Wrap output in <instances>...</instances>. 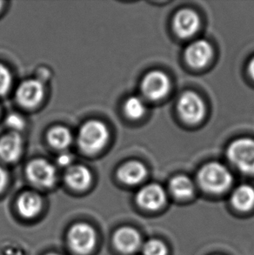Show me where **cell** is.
<instances>
[{"label": "cell", "instance_id": "obj_1", "mask_svg": "<svg viewBox=\"0 0 254 255\" xmlns=\"http://www.w3.org/2000/svg\"><path fill=\"white\" fill-rule=\"evenodd\" d=\"M109 140L107 125L97 120L87 121L79 129L78 145L80 150L88 154L100 152Z\"/></svg>", "mask_w": 254, "mask_h": 255}, {"label": "cell", "instance_id": "obj_2", "mask_svg": "<svg viewBox=\"0 0 254 255\" xmlns=\"http://www.w3.org/2000/svg\"><path fill=\"white\" fill-rule=\"evenodd\" d=\"M198 181L206 192L221 193L230 187L233 183V175L222 164L210 162L199 170Z\"/></svg>", "mask_w": 254, "mask_h": 255}, {"label": "cell", "instance_id": "obj_3", "mask_svg": "<svg viewBox=\"0 0 254 255\" xmlns=\"http://www.w3.org/2000/svg\"><path fill=\"white\" fill-rule=\"evenodd\" d=\"M230 162L246 174H254V139L239 138L231 143L227 148Z\"/></svg>", "mask_w": 254, "mask_h": 255}, {"label": "cell", "instance_id": "obj_4", "mask_svg": "<svg viewBox=\"0 0 254 255\" xmlns=\"http://www.w3.org/2000/svg\"><path fill=\"white\" fill-rule=\"evenodd\" d=\"M67 238L70 248L79 255L89 254L96 245V233L90 225L86 223L72 226Z\"/></svg>", "mask_w": 254, "mask_h": 255}, {"label": "cell", "instance_id": "obj_5", "mask_svg": "<svg viewBox=\"0 0 254 255\" xmlns=\"http://www.w3.org/2000/svg\"><path fill=\"white\" fill-rule=\"evenodd\" d=\"M177 107L181 119L188 124L199 123L206 115V105L201 97L193 92L183 93Z\"/></svg>", "mask_w": 254, "mask_h": 255}, {"label": "cell", "instance_id": "obj_6", "mask_svg": "<svg viewBox=\"0 0 254 255\" xmlns=\"http://www.w3.org/2000/svg\"><path fill=\"white\" fill-rule=\"evenodd\" d=\"M25 172L28 179L38 187H52L57 180L55 167L45 159L31 160V162L28 163Z\"/></svg>", "mask_w": 254, "mask_h": 255}, {"label": "cell", "instance_id": "obj_7", "mask_svg": "<svg viewBox=\"0 0 254 255\" xmlns=\"http://www.w3.org/2000/svg\"><path fill=\"white\" fill-rule=\"evenodd\" d=\"M171 89V80L161 71L148 73L141 83V91L148 100H161L168 94Z\"/></svg>", "mask_w": 254, "mask_h": 255}, {"label": "cell", "instance_id": "obj_8", "mask_svg": "<svg viewBox=\"0 0 254 255\" xmlns=\"http://www.w3.org/2000/svg\"><path fill=\"white\" fill-rule=\"evenodd\" d=\"M44 83L38 79H31L22 82L16 92V99L22 107L31 108L38 106L45 96Z\"/></svg>", "mask_w": 254, "mask_h": 255}, {"label": "cell", "instance_id": "obj_9", "mask_svg": "<svg viewBox=\"0 0 254 255\" xmlns=\"http://www.w3.org/2000/svg\"><path fill=\"white\" fill-rule=\"evenodd\" d=\"M213 55V46L209 42L204 39L192 42L185 52L186 62L195 69H201L207 66Z\"/></svg>", "mask_w": 254, "mask_h": 255}, {"label": "cell", "instance_id": "obj_10", "mask_svg": "<svg viewBox=\"0 0 254 255\" xmlns=\"http://www.w3.org/2000/svg\"><path fill=\"white\" fill-rule=\"evenodd\" d=\"M172 24L176 34L179 37L190 38L199 31L200 18L194 10L183 9L176 13Z\"/></svg>", "mask_w": 254, "mask_h": 255}, {"label": "cell", "instance_id": "obj_11", "mask_svg": "<svg viewBox=\"0 0 254 255\" xmlns=\"http://www.w3.org/2000/svg\"><path fill=\"white\" fill-rule=\"evenodd\" d=\"M166 200L165 190L158 184H149L142 187L137 194V202L147 210H158Z\"/></svg>", "mask_w": 254, "mask_h": 255}, {"label": "cell", "instance_id": "obj_12", "mask_svg": "<svg viewBox=\"0 0 254 255\" xmlns=\"http://www.w3.org/2000/svg\"><path fill=\"white\" fill-rule=\"evenodd\" d=\"M23 139L15 131L4 135L0 138V159L5 162L16 161L22 153Z\"/></svg>", "mask_w": 254, "mask_h": 255}, {"label": "cell", "instance_id": "obj_13", "mask_svg": "<svg viewBox=\"0 0 254 255\" xmlns=\"http://www.w3.org/2000/svg\"><path fill=\"white\" fill-rule=\"evenodd\" d=\"M114 244L118 250L124 254H132L137 251L141 245L139 234L133 228H122L114 235Z\"/></svg>", "mask_w": 254, "mask_h": 255}, {"label": "cell", "instance_id": "obj_14", "mask_svg": "<svg viewBox=\"0 0 254 255\" xmlns=\"http://www.w3.org/2000/svg\"><path fill=\"white\" fill-rule=\"evenodd\" d=\"M146 173L147 171L143 163L132 160L121 166L118 170V178L127 185L135 186L145 178Z\"/></svg>", "mask_w": 254, "mask_h": 255}, {"label": "cell", "instance_id": "obj_15", "mask_svg": "<svg viewBox=\"0 0 254 255\" xmlns=\"http://www.w3.org/2000/svg\"><path fill=\"white\" fill-rule=\"evenodd\" d=\"M64 178L66 185L72 189L84 190L90 186L93 176L86 166L75 165L67 168Z\"/></svg>", "mask_w": 254, "mask_h": 255}, {"label": "cell", "instance_id": "obj_16", "mask_svg": "<svg viewBox=\"0 0 254 255\" xmlns=\"http://www.w3.org/2000/svg\"><path fill=\"white\" fill-rule=\"evenodd\" d=\"M17 210L24 218H33L40 212L42 200L38 193L26 192L22 193L17 200Z\"/></svg>", "mask_w": 254, "mask_h": 255}, {"label": "cell", "instance_id": "obj_17", "mask_svg": "<svg viewBox=\"0 0 254 255\" xmlns=\"http://www.w3.org/2000/svg\"><path fill=\"white\" fill-rule=\"evenodd\" d=\"M232 204L238 210H251L254 207V188L249 185H241L234 190L232 195Z\"/></svg>", "mask_w": 254, "mask_h": 255}, {"label": "cell", "instance_id": "obj_18", "mask_svg": "<svg viewBox=\"0 0 254 255\" xmlns=\"http://www.w3.org/2000/svg\"><path fill=\"white\" fill-rule=\"evenodd\" d=\"M47 140L52 147L59 150H64L72 144V132L65 127L57 126L48 131Z\"/></svg>", "mask_w": 254, "mask_h": 255}, {"label": "cell", "instance_id": "obj_19", "mask_svg": "<svg viewBox=\"0 0 254 255\" xmlns=\"http://www.w3.org/2000/svg\"><path fill=\"white\" fill-rule=\"evenodd\" d=\"M170 191L179 199H186L192 196L194 192V185L187 176H175L170 181Z\"/></svg>", "mask_w": 254, "mask_h": 255}, {"label": "cell", "instance_id": "obj_20", "mask_svg": "<svg viewBox=\"0 0 254 255\" xmlns=\"http://www.w3.org/2000/svg\"><path fill=\"white\" fill-rule=\"evenodd\" d=\"M124 112L127 117L131 120H138L145 114L146 106L140 97L131 96L125 102Z\"/></svg>", "mask_w": 254, "mask_h": 255}, {"label": "cell", "instance_id": "obj_21", "mask_svg": "<svg viewBox=\"0 0 254 255\" xmlns=\"http://www.w3.org/2000/svg\"><path fill=\"white\" fill-rule=\"evenodd\" d=\"M144 255H166L167 249L165 244L158 240H150L144 246Z\"/></svg>", "mask_w": 254, "mask_h": 255}, {"label": "cell", "instance_id": "obj_22", "mask_svg": "<svg viewBox=\"0 0 254 255\" xmlns=\"http://www.w3.org/2000/svg\"><path fill=\"white\" fill-rule=\"evenodd\" d=\"M12 83V77L6 66L0 63V95L8 93Z\"/></svg>", "mask_w": 254, "mask_h": 255}, {"label": "cell", "instance_id": "obj_23", "mask_svg": "<svg viewBox=\"0 0 254 255\" xmlns=\"http://www.w3.org/2000/svg\"><path fill=\"white\" fill-rule=\"evenodd\" d=\"M5 124L8 128H10L12 131L18 132L24 129L25 127V121L24 117L21 116L20 114L12 113L7 116L5 119Z\"/></svg>", "mask_w": 254, "mask_h": 255}, {"label": "cell", "instance_id": "obj_24", "mask_svg": "<svg viewBox=\"0 0 254 255\" xmlns=\"http://www.w3.org/2000/svg\"><path fill=\"white\" fill-rule=\"evenodd\" d=\"M72 160H73V157L72 154H70L68 152H64L59 154L57 159V162L59 166L68 168L70 166H72Z\"/></svg>", "mask_w": 254, "mask_h": 255}, {"label": "cell", "instance_id": "obj_25", "mask_svg": "<svg viewBox=\"0 0 254 255\" xmlns=\"http://www.w3.org/2000/svg\"><path fill=\"white\" fill-rule=\"evenodd\" d=\"M7 173L5 170L0 166V193L3 191L7 183Z\"/></svg>", "mask_w": 254, "mask_h": 255}, {"label": "cell", "instance_id": "obj_26", "mask_svg": "<svg viewBox=\"0 0 254 255\" xmlns=\"http://www.w3.org/2000/svg\"><path fill=\"white\" fill-rule=\"evenodd\" d=\"M248 73L250 74L252 79L254 80V57L251 59L248 66Z\"/></svg>", "mask_w": 254, "mask_h": 255}, {"label": "cell", "instance_id": "obj_27", "mask_svg": "<svg viewBox=\"0 0 254 255\" xmlns=\"http://www.w3.org/2000/svg\"><path fill=\"white\" fill-rule=\"evenodd\" d=\"M3 1H0V10L2 9V6H3Z\"/></svg>", "mask_w": 254, "mask_h": 255}, {"label": "cell", "instance_id": "obj_28", "mask_svg": "<svg viewBox=\"0 0 254 255\" xmlns=\"http://www.w3.org/2000/svg\"><path fill=\"white\" fill-rule=\"evenodd\" d=\"M57 255V254H49V255Z\"/></svg>", "mask_w": 254, "mask_h": 255}]
</instances>
